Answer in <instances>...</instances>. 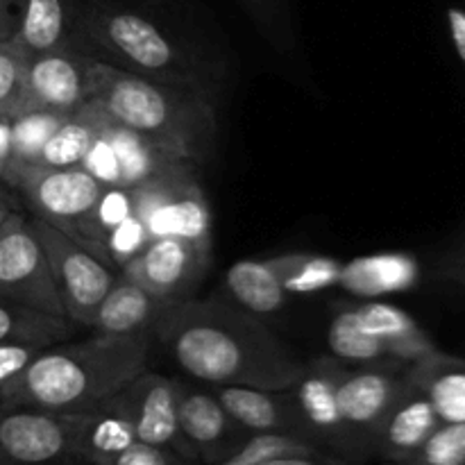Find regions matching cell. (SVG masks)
Segmentation results:
<instances>
[{"label": "cell", "mask_w": 465, "mask_h": 465, "mask_svg": "<svg viewBox=\"0 0 465 465\" xmlns=\"http://www.w3.org/2000/svg\"><path fill=\"white\" fill-rule=\"evenodd\" d=\"M91 62L94 54L80 39L50 53L30 54L21 112L45 109L62 116L77 112L89 100Z\"/></svg>", "instance_id": "obj_12"}, {"label": "cell", "mask_w": 465, "mask_h": 465, "mask_svg": "<svg viewBox=\"0 0 465 465\" xmlns=\"http://www.w3.org/2000/svg\"><path fill=\"white\" fill-rule=\"evenodd\" d=\"M150 345V334H94L77 343L62 341L48 345L5 386L0 407L91 411L145 371Z\"/></svg>", "instance_id": "obj_2"}, {"label": "cell", "mask_w": 465, "mask_h": 465, "mask_svg": "<svg viewBox=\"0 0 465 465\" xmlns=\"http://www.w3.org/2000/svg\"><path fill=\"white\" fill-rule=\"evenodd\" d=\"M263 465H359L343 461V459L330 457L322 452H298V454H284V457H275Z\"/></svg>", "instance_id": "obj_37"}, {"label": "cell", "mask_w": 465, "mask_h": 465, "mask_svg": "<svg viewBox=\"0 0 465 465\" xmlns=\"http://www.w3.org/2000/svg\"><path fill=\"white\" fill-rule=\"evenodd\" d=\"M62 121V114L45 112V109H30V112L12 116V163H9L5 182L35 166L45 141Z\"/></svg>", "instance_id": "obj_30"}, {"label": "cell", "mask_w": 465, "mask_h": 465, "mask_svg": "<svg viewBox=\"0 0 465 465\" xmlns=\"http://www.w3.org/2000/svg\"><path fill=\"white\" fill-rule=\"evenodd\" d=\"M212 245L193 243L180 236L153 239L118 275L134 282L154 298L177 302L195 291L209 268Z\"/></svg>", "instance_id": "obj_13"}, {"label": "cell", "mask_w": 465, "mask_h": 465, "mask_svg": "<svg viewBox=\"0 0 465 465\" xmlns=\"http://www.w3.org/2000/svg\"><path fill=\"white\" fill-rule=\"evenodd\" d=\"M18 23V0H0V41L12 39Z\"/></svg>", "instance_id": "obj_40"}, {"label": "cell", "mask_w": 465, "mask_h": 465, "mask_svg": "<svg viewBox=\"0 0 465 465\" xmlns=\"http://www.w3.org/2000/svg\"><path fill=\"white\" fill-rule=\"evenodd\" d=\"M89 98L171 157L198 163L212 154L216 112L209 91L150 80L94 54Z\"/></svg>", "instance_id": "obj_3"}, {"label": "cell", "mask_w": 465, "mask_h": 465, "mask_svg": "<svg viewBox=\"0 0 465 465\" xmlns=\"http://www.w3.org/2000/svg\"><path fill=\"white\" fill-rule=\"evenodd\" d=\"M298 452H318L304 440L295 439V436L286 434H252L236 452L225 457L223 461L213 465H263L275 457H284V454H298Z\"/></svg>", "instance_id": "obj_31"}, {"label": "cell", "mask_w": 465, "mask_h": 465, "mask_svg": "<svg viewBox=\"0 0 465 465\" xmlns=\"http://www.w3.org/2000/svg\"><path fill=\"white\" fill-rule=\"evenodd\" d=\"M9 163H12V118L0 116V182H5Z\"/></svg>", "instance_id": "obj_39"}, {"label": "cell", "mask_w": 465, "mask_h": 465, "mask_svg": "<svg viewBox=\"0 0 465 465\" xmlns=\"http://www.w3.org/2000/svg\"><path fill=\"white\" fill-rule=\"evenodd\" d=\"M27 54L12 39L0 41V116H16L23 104Z\"/></svg>", "instance_id": "obj_33"}, {"label": "cell", "mask_w": 465, "mask_h": 465, "mask_svg": "<svg viewBox=\"0 0 465 465\" xmlns=\"http://www.w3.org/2000/svg\"><path fill=\"white\" fill-rule=\"evenodd\" d=\"M150 243V234L145 230L143 221L136 213H130L112 234L107 236L103 245V262L112 271L121 272L125 263H130L145 245Z\"/></svg>", "instance_id": "obj_34"}, {"label": "cell", "mask_w": 465, "mask_h": 465, "mask_svg": "<svg viewBox=\"0 0 465 465\" xmlns=\"http://www.w3.org/2000/svg\"><path fill=\"white\" fill-rule=\"evenodd\" d=\"M18 212H21V209H18L16 198H14L12 193H7L5 189H0V230H3Z\"/></svg>", "instance_id": "obj_41"}, {"label": "cell", "mask_w": 465, "mask_h": 465, "mask_svg": "<svg viewBox=\"0 0 465 465\" xmlns=\"http://www.w3.org/2000/svg\"><path fill=\"white\" fill-rule=\"evenodd\" d=\"M395 465H465V425L440 422L439 430L411 459Z\"/></svg>", "instance_id": "obj_32"}, {"label": "cell", "mask_w": 465, "mask_h": 465, "mask_svg": "<svg viewBox=\"0 0 465 465\" xmlns=\"http://www.w3.org/2000/svg\"><path fill=\"white\" fill-rule=\"evenodd\" d=\"M177 395H180V380L143 371L109 400L132 422L139 443L168 450L189 461H195L180 430Z\"/></svg>", "instance_id": "obj_10"}, {"label": "cell", "mask_w": 465, "mask_h": 465, "mask_svg": "<svg viewBox=\"0 0 465 465\" xmlns=\"http://www.w3.org/2000/svg\"><path fill=\"white\" fill-rule=\"evenodd\" d=\"M440 427V418L425 391L407 377L402 393L389 409L372 440V461L395 465L411 459Z\"/></svg>", "instance_id": "obj_17"}, {"label": "cell", "mask_w": 465, "mask_h": 465, "mask_svg": "<svg viewBox=\"0 0 465 465\" xmlns=\"http://www.w3.org/2000/svg\"><path fill=\"white\" fill-rule=\"evenodd\" d=\"M30 223L45 250L66 318L75 322L77 327H86L95 307L103 302L109 289L116 284L118 275L98 254L77 243L66 232L57 230L50 223L39 221L35 216L30 218Z\"/></svg>", "instance_id": "obj_7"}, {"label": "cell", "mask_w": 465, "mask_h": 465, "mask_svg": "<svg viewBox=\"0 0 465 465\" xmlns=\"http://www.w3.org/2000/svg\"><path fill=\"white\" fill-rule=\"evenodd\" d=\"M75 322L53 313L18 304L0 295V343H25L36 348L68 341L75 331Z\"/></svg>", "instance_id": "obj_26"}, {"label": "cell", "mask_w": 465, "mask_h": 465, "mask_svg": "<svg viewBox=\"0 0 465 465\" xmlns=\"http://www.w3.org/2000/svg\"><path fill=\"white\" fill-rule=\"evenodd\" d=\"M0 295L66 318L44 245L21 212L0 230Z\"/></svg>", "instance_id": "obj_9"}, {"label": "cell", "mask_w": 465, "mask_h": 465, "mask_svg": "<svg viewBox=\"0 0 465 465\" xmlns=\"http://www.w3.org/2000/svg\"><path fill=\"white\" fill-rule=\"evenodd\" d=\"M250 9L254 12V16H259L262 21H271L272 16V0H245Z\"/></svg>", "instance_id": "obj_43"}, {"label": "cell", "mask_w": 465, "mask_h": 465, "mask_svg": "<svg viewBox=\"0 0 465 465\" xmlns=\"http://www.w3.org/2000/svg\"><path fill=\"white\" fill-rule=\"evenodd\" d=\"M103 107L94 98L86 100L77 112L64 116L57 130L45 141L44 150L32 168H75L82 166L98 132Z\"/></svg>", "instance_id": "obj_25"}, {"label": "cell", "mask_w": 465, "mask_h": 465, "mask_svg": "<svg viewBox=\"0 0 465 465\" xmlns=\"http://www.w3.org/2000/svg\"><path fill=\"white\" fill-rule=\"evenodd\" d=\"M7 184L18 191L32 216L66 234L104 191V186L82 166L27 168L14 175Z\"/></svg>", "instance_id": "obj_14"}, {"label": "cell", "mask_w": 465, "mask_h": 465, "mask_svg": "<svg viewBox=\"0 0 465 465\" xmlns=\"http://www.w3.org/2000/svg\"><path fill=\"white\" fill-rule=\"evenodd\" d=\"M136 443L132 422L114 407L112 400L84 411L77 439V452L82 465H112Z\"/></svg>", "instance_id": "obj_23"}, {"label": "cell", "mask_w": 465, "mask_h": 465, "mask_svg": "<svg viewBox=\"0 0 465 465\" xmlns=\"http://www.w3.org/2000/svg\"><path fill=\"white\" fill-rule=\"evenodd\" d=\"M359 330L384 348L391 361L411 366L418 359L436 352L431 336L402 309L384 302H345Z\"/></svg>", "instance_id": "obj_18"}, {"label": "cell", "mask_w": 465, "mask_h": 465, "mask_svg": "<svg viewBox=\"0 0 465 465\" xmlns=\"http://www.w3.org/2000/svg\"><path fill=\"white\" fill-rule=\"evenodd\" d=\"M334 377L345 422L372 461V440L407 384V368L348 366L336 359Z\"/></svg>", "instance_id": "obj_15"}, {"label": "cell", "mask_w": 465, "mask_h": 465, "mask_svg": "<svg viewBox=\"0 0 465 465\" xmlns=\"http://www.w3.org/2000/svg\"><path fill=\"white\" fill-rule=\"evenodd\" d=\"M82 418L84 413L0 407V457L9 465H82Z\"/></svg>", "instance_id": "obj_8"}, {"label": "cell", "mask_w": 465, "mask_h": 465, "mask_svg": "<svg viewBox=\"0 0 465 465\" xmlns=\"http://www.w3.org/2000/svg\"><path fill=\"white\" fill-rule=\"evenodd\" d=\"M448 272L454 277V280L461 282V284L465 286V243L461 245V250H459V252L454 254L452 262H450Z\"/></svg>", "instance_id": "obj_42"}, {"label": "cell", "mask_w": 465, "mask_h": 465, "mask_svg": "<svg viewBox=\"0 0 465 465\" xmlns=\"http://www.w3.org/2000/svg\"><path fill=\"white\" fill-rule=\"evenodd\" d=\"M448 25H450V35H452L454 48H457L459 57H461L463 66H465V9L457 7H448Z\"/></svg>", "instance_id": "obj_38"}, {"label": "cell", "mask_w": 465, "mask_h": 465, "mask_svg": "<svg viewBox=\"0 0 465 465\" xmlns=\"http://www.w3.org/2000/svg\"><path fill=\"white\" fill-rule=\"evenodd\" d=\"M407 377L425 391L440 422L465 425V359L436 350L407 366Z\"/></svg>", "instance_id": "obj_22"}, {"label": "cell", "mask_w": 465, "mask_h": 465, "mask_svg": "<svg viewBox=\"0 0 465 465\" xmlns=\"http://www.w3.org/2000/svg\"><path fill=\"white\" fill-rule=\"evenodd\" d=\"M166 304V300L154 298L139 284L118 275L116 284L95 307L86 327H91L95 334L107 336H153Z\"/></svg>", "instance_id": "obj_19"}, {"label": "cell", "mask_w": 465, "mask_h": 465, "mask_svg": "<svg viewBox=\"0 0 465 465\" xmlns=\"http://www.w3.org/2000/svg\"><path fill=\"white\" fill-rule=\"evenodd\" d=\"M272 271L280 277L286 293H316L330 289L341 280V263L330 257L309 252H291L268 259Z\"/></svg>", "instance_id": "obj_29"}, {"label": "cell", "mask_w": 465, "mask_h": 465, "mask_svg": "<svg viewBox=\"0 0 465 465\" xmlns=\"http://www.w3.org/2000/svg\"><path fill=\"white\" fill-rule=\"evenodd\" d=\"M177 418L186 445L200 465H213L241 448L250 434L225 411L212 386L180 381Z\"/></svg>", "instance_id": "obj_16"}, {"label": "cell", "mask_w": 465, "mask_h": 465, "mask_svg": "<svg viewBox=\"0 0 465 465\" xmlns=\"http://www.w3.org/2000/svg\"><path fill=\"white\" fill-rule=\"evenodd\" d=\"M336 359L318 357L304 363L298 380L284 389L298 427V439L316 448L318 452L343 461L366 465V450L359 445L341 411L336 391Z\"/></svg>", "instance_id": "obj_6"}, {"label": "cell", "mask_w": 465, "mask_h": 465, "mask_svg": "<svg viewBox=\"0 0 465 465\" xmlns=\"http://www.w3.org/2000/svg\"><path fill=\"white\" fill-rule=\"evenodd\" d=\"M153 336L186 377L204 386L282 391L304 368L262 318L221 295L168 302Z\"/></svg>", "instance_id": "obj_1"}, {"label": "cell", "mask_w": 465, "mask_h": 465, "mask_svg": "<svg viewBox=\"0 0 465 465\" xmlns=\"http://www.w3.org/2000/svg\"><path fill=\"white\" fill-rule=\"evenodd\" d=\"M41 350L44 348L25 343H0V393H3L5 386H7L14 377L21 375L23 368H25Z\"/></svg>", "instance_id": "obj_35"}, {"label": "cell", "mask_w": 465, "mask_h": 465, "mask_svg": "<svg viewBox=\"0 0 465 465\" xmlns=\"http://www.w3.org/2000/svg\"><path fill=\"white\" fill-rule=\"evenodd\" d=\"M77 5L73 0H18V23L12 41L30 54L50 53L77 39Z\"/></svg>", "instance_id": "obj_21"}, {"label": "cell", "mask_w": 465, "mask_h": 465, "mask_svg": "<svg viewBox=\"0 0 465 465\" xmlns=\"http://www.w3.org/2000/svg\"><path fill=\"white\" fill-rule=\"evenodd\" d=\"M218 402L225 407L241 430L252 434H286L298 439L293 409L284 389L268 391L254 386H212ZM302 440V439H300Z\"/></svg>", "instance_id": "obj_20"}, {"label": "cell", "mask_w": 465, "mask_h": 465, "mask_svg": "<svg viewBox=\"0 0 465 465\" xmlns=\"http://www.w3.org/2000/svg\"><path fill=\"white\" fill-rule=\"evenodd\" d=\"M225 289L230 291L232 302L257 318L272 316L289 302V293L268 259L263 262L248 259L234 263L225 275Z\"/></svg>", "instance_id": "obj_24"}, {"label": "cell", "mask_w": 465, "mask_h": 465, "mask_svg": "<svg viewBox=\"0 0 465 465\" xmlns=\"http://www.w3.org/2000/svg\"><path fill=\"white\" fill-rule=\"evenodd\" d=\"M112 465H198V463L189 461V459L180 457V454L175 452H168V450L150 448V445H143L136 440V443L130 445V448H127Z\"/></svg>", "instance_id": "obj_36"}, {"label": "cell", "mask_w": 465, "mask_h": 465, "mask_svg": "<svg viewBox=\"0 0 465 465\" xmlns=\"http://www.w3.org/2000/svg\"><path fill=\"white\" fill-rule=\"evenodd\" d=\"M0 465H9V463H7V461H5V459H3V457H0Z\"/></svg>", "instance_id": "obj_44"}, {"label": "cell", "mask_w": 465, "mask_h": 465, "mask_svg": "<svg viewBox=\"0 0 465 465\" xmlns=\"http://www.w3.org/2000/svg\"><path fill=\"white\" fill-rule=\"evenodd\" d=\"M77 39L98 59L166 84L212 94L207 73L193 54L168 35L154 18L114 0H86L77 5Z\"/></svg>", "instance_id": "obj_4"}, {"label": "cell", "mask_w": 465, "mask_h": 465, "mask_svg": "<svg viewBox=\"0 0 465 465\" xmlns=\"http://www.w3.org/2000/svg\"><path fill=\"white\" fill-rule=\"evenodd\" d=\"M327 343H330L331 357L339 359L341 363L348 366H395L407 368L400 363L391 361L389 354L384 352L375 339L363 334L359 330L357 322L352 321L350 312L345 309V302L336 304L334 318H331L330 334H327Z\"/></svg>", "instance_id": "obj_28"}, {"label": "cell", "mask_w": 465, "mask_h": 465, "mask_svg": "<svg viewBox=\"0 0 465 465\" xmlns=\"http://www.w3.org/2000/svg\"><path fill=\"white\" fill-rule=\"evenodd\" d=\"M193 166L191 162H173L166 171L132 189L134 213L143 221L150 241L180 236L212 245V212Z\"/></svg>", "instance_id": "obj_5"}, {"label": "cell", "mask_w": 465, "mask_h": 465, "mask_svg": "<svg viewBox=\"0 0 465 465\" xmlns=\"http://www.w3.org/2000/svg\"><path fill=\"white\" fill-rule=\"evenodd\" d=\"M130 213H134V203H132V189H121V186H109L103 191L94 207L75 223L68 236L98 254L103 259V245L107 236L125 221Z\"/></svg>", "instance_id": "obj_27"}, {"label": "cell", "mask_w": 465, "mask_h": 465, "mask_svg": "<svg viewBox=\"0 0 465 465\" xmlns=\"http://www.w3.org/2000/svg\"><path fill=\"white\" fill-rule=\"evenodd\" d=\"M173 162H182V159L166 154L139 132L114 121L103 109L98 132L82 162V168L91 177H95L104 189L109 186L134 189L141 182L166 171Z\"/></svg>", "instance_id": "obj_11"}]
</instances>
